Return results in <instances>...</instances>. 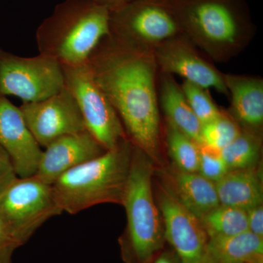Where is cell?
<instances>
[{
  "instance_id": "obj_7",
  "label": "cell",
  "mask_w": 263,
  "mask_h": 263,
  "mask_svg": "<svg viewBox=\"0 0 263 263\" xmlns=\"http://www.w3.org/2000/svg\"><path fill=\"white\" fill-rule=\"evenodd\" d=\"M62 213L52 185L35 176L18 177L0 197V219L22 246L46 221Z\"/></svg>"
},
{
  "instance_id": "obj_1",
  "label": "cell",
  "mask_w": 263,
  "mask_h": 263,
  "mask_svg": "<svg viewBox=\"0 0 263 263\" xmlns=\"http://www.w3.org/2000/svg\"><path fill=\"white\" fill-rule=\"evenodd\" d=\"M87 65L120 118L128 139L160 164V71L153 51L132 47L109 34L95 48Z\"/></svg>"
},
{
  "instance_id": "obj_15",
  "label": "cell",
  "mask_w": 263,
  "mask_h": 263,
  "mask_svg": "<svg viewBox=\"0 0 263 263\" xmlns=\"http://www.w3.org/2000/svg\"><path fill=\"white\" fill-rule=\"evenodd\" d=\"M230 99L228 113L241 129L262 134L263 79L260 76L224 73Z\"/></svg>"
},
{
  "instance_id": "obj_14",
  "label": "cell",
  "mask_w": 263,
  "mask_h": 263,
  "mask_svg": "<svg viewBox=\"0 0 263 263\" xmlns=\"http://www.w3.org/2000/svg\"><path fill=\"white\" fill-rule=\"evenodd\" d=\"M105 151L87 130L60 137L45 147L34 176L52 185L62 175Z\"/></svg>"
},
{
  "instance_id": "obj_2",
  "label": "cell",
  "mask_w": 263,
  "mask_h": 263,
  "mask_svg": "<svg viewBox=\"0 0 263 263\" xmlns=\"http://www.w3.org/2000/svg\"><path fill=\"white\" fill-rule=\"evenodd\" d=\"M185 34L212 62L226 63L248 47L255 27L245 0H169Z\"/></svg>"
},
{
  "instance_id": "obj_17",
  "label": "cell",
  "mask_w": 263,
  "mask_h": 263,
  "mask_svg": "<svg viewBox=\"0 0 263 263\" xmlns=\"http://www.w3.org/2000/svg\"><path fill=\"white\" fill-rule=\"evenodd\" d=\"M158 101L164 122L200 144L202 124L190 108L181 84L175 76L159 73Z\"/></svg>"
},
{
  "instance_id": "obj_9",
  "label": "cell",
  "mask_w": 263,
  "mask_h": 263,
  "mask_svg": "<svg viewBox=\"0 0 263 263\" xmlns=\"http://www.w3.org/2000/svg\"><path fill=\"white\" fill-rule=\"evenodd\" d=\"M62 65L39 53L24 57L0 48V96H15L23 103H35L65 87Z\"/></svg>"
},
{
  "instance_id": "obj_31",
  "label": "cell",
  "mask_w": 263,
  "mask_h": 263,
  "mask_svg": "<svg viewBox=\"0 0 263 263\" xmlns=\"http://www.w3.org/2000/svg\"><path fill=\"white\" fill-rule=\"evenodd\" d=\"M235 263H243V262H235Z\"/></svg>"
},
{
  "instance_id": "obj_21",
  "label": "cell",
  "mask_w": 263,
  "mask_h": 263,
  "mask_svg": "<svg viewBox=\"0 0 263 263\" xmlns=\"http://www.w3.org/2000/svg\"><path fill=\"white\" fill-rule=\"evenodd\" d=\"M200 219L209 238L231 236L249 230L247 212L239 208L219 204Z\"/></svg>"
},
{
  "instance_id": "obj_29",
  "label": "cell",
  "mask_w": 263,
  "mask_h": 263,
  "mask_svg": "<svg viewBox=\"0 0 263 263\" xmlns=\"http://www.w3.org/2000/svg\"><path fill=\"white\" fill-rule=\"evenodd\" d=\"M135 0H95L97 4L106 8L109 12L119 9Z\"/></svg>"
},
{
  "instance_id": "obj_5",
  "label": "cell",
  "mask_w": 263,
  "mask_h": 263,
  "mask_svg": "<svg viewBox=\"0 0 263 263\" xmlns=\"http://www.w3.org/2000/svg\"><path fill=\"white\" fill-rule=\"evenodd\" d=\"M129 140L62 175L52 184L62 212L79 214L95 205H122L130 169Z\"/></svg>"
},
{
  "instance_id": "obj_18",
  "label": "cell",
  "mask_w": 263,
  "mask_h": 263,
  "mask_svg": "<svg viewBox=\"0 0 263 263\" xmlns=\"http://www.w3.org/2000/svg\"><path fill=\"white\" fill-rule=\"evenodd\" d=\"M257 166L230 170L214 183L219 203L245 210L263 204L262 176Z\"/></svg>"
},
{
  "instance_id": "obj_22",
  "label": "cell",
  "mask_w": 263,
  "mask_h": 263,
  "mask_svg": "<svg viewBox=\"0 0 263 263\" xmlns=\"http://www.w3.org/2000/svg\"><path fill=\"white\" fill-rule=\"evenodd\" d=\"M261 152L262 134L241 129L239 136L220 152L230 171L258 165Z\"/></svg>"
},
{
  "instance_id": "obj_13",
  "label": "cell",
  "mask_w": 263,
  "mask_h": 263,
  "mask_svg": "<svg viewBox=\"0 0 263 263\" xmlns=\"http://www.w3.org/2000/svg\"><path fill=\"white\" fill-rule=\"evenodd\" d=\"M0 146L9 155L18 177L33 176L42 155L19 107L0 96Z\"/></svg>"
},
{
  "instance_id": "obj_27",
  "label": "cell",
  "mask_w": 263,
  "mask_h": 263,
  "mask_svg": "<svg viewBox=\"0 0 263 263\" xmlns=\"http://www.w3.org/2000/svg\"><path fill=\"white\" fill-rule=\"evenodd\" d=\"M18 178L9 155L0 146V197Z\"/></svg>"
},
{
  "instance_id": "obj_19",
  "label": "cell",
  "mask_w": 263,
  "mask_h": 263,
  "mask_svg": "<svg viewBox=\"0 0 263 263\" xmlns=\"http://www.w3.org/2000/svg\"><path fill=\"white\" fill-rule=\"evenodd\" d=\"M212 263H263V238L250 231L209 238Z\"/></svg>"
},
{
  "instance_id": "obj_23",
  "label": "cell",
  "mask_w": 263,
  "mask_h": 263,
  "mask_svg": "<svg viewBox=\"0 0 263 263\" xmlns=\"http://www.w3.org/2000/svg\"><path fill=\"white\" fill-rule=\"evenodd\" d=\"M241 128L228 110H222L220 115L202 124L200 144L221 152L239 136Z\"/></svg>"
},
{
  "instance_id": "obj_20",
  "label": "cell",
  "mask_w": 263,
  "mask_h": 263,
  "mask_svg": "<svg viewBox=\"0 0 263 263\" xmlns=\"http://www.w3.org/2000/svg\"><path fill=\"white\" fill-rule=\"evenodd\" d=\"M163 138L173 165L185 172L197 173L200 143L165 122L162 129Z\"/></svg>"
},
{
  "instance_id": "obj_4",
  "label": "cell",
  "mask_w": 263,
  "mask_h": 263,
  "mask_svg": "<svg viewBox=\"0 0 263 263\" xmlns=\"http://www.w3.org/2000/svg\"><path fill=\"white\" fill-rule=\"evenodd\" d=\"M155 171V162L133 145L122 204L127 226L119 239L121 255L125 263H152L166 242L163 219L154 191Z\"/></svg>"
},
{
  "instance_id": "obj_8",
  "label": "cell",
  "mask_w": 263,
  "mask_h": 263,
  "mask_svg": "<svg viewBox=\"0 0 263 263\" xmlns=\"http://www.w3.org/2000/svg\"><path fill=\"white\" fill-rule=\"evenodd\" d=\"M62 67L65 86L79 105L86 130L106 151L129 140L120 118L95 80L87 63Z\"/></svg>"
},
{
  "instance_id": "obj_26",
  "label": "cell",
  "mask_w": 263,
  "mask_h": 263,
  "mask_svg": "<svg viewBox=\"0 0 263 263\" xmlns=\"http://www.w3.org/2000/svg\"><path fill=\"white\" fill-rule=\"evenodd\" d=\"M21 247L18 240L0 219V263H13V254Z\"/></svg>"
},
{
  "instance_id": "obj_25",
  "label": "cell",
  "mask_w": 263,
  "mask_h": 263,
  "mask_svg": "<svg viewBox=\"0 0 263 263\" xmlns=\"http://www.w3.org/2000/svg\"><path fill=\"white\" fill-rule=\"evenodd\" d=\"M229 171L221 152L200 144V159L197 173L216 183Z\"/></svg>"
},
{
  "instance_id": "obj_30",
  "label": "cell",
  "mask_w": 263,
  "mask_h": 263,
  "mask_svg": "<svg viewBox=\"0 0 263 263\" xmlns=\"http://www.w3.org/2000/svg\"><path fill=\"white\" fill-rule=\"evenodd\" d=\"M152 263H181L174 250L161 252Z\"/></svg>"
},
{
  "instance_id": "obj_28",
  "label": "cell",
  "mask_w": 263,
  "mask_h": 263,
  "mask_svg": "<svg viewBox=\"0 0 263 263\" xmlns=\"http://www.w3.org/2000/svg\"><path fill=\"white\" fill-rule=\"evenodd\" d=\"M249 231L263 238V204L246 210Z\"/></svg>"
},
{
  "instance_id": "obj_11",
  "label": "cell",
  "mask_w": 263,
  "mask_h": 263,
  "mask_svg": "<svg viewBox=\"0 0 263 263\" xmlns=\"http://www.w3.org/2000/svg\"><path fill=\"white\" fill-rule=\"evenodd\" d=\"M159 71L214 89L228 98L224 73L185 34L171 38L153 51Z\"/></svg>"
},
{
  "instance_id": "obj_16",
  "label": "cell",
  "mask_w": 263,
  "mask_h": 263,
  "mask_svg": "<svg viewBox=\"0 0 263 263\" xmlns=\"http://www.w3.org/2000/svg\"><path fill=\"white\" fill-rule=\"evenodd\" d=\"M162 172V182L197 217L201 218L220 204L215 183L198 173L185 172L173 164Z\"/></svg>"
},
{
  "instance_id": "obj_24",
  "label": "cell",
  "mask_w": 263,
  "mask_h": 263,
  "mask_svg": "<svg viewBox=\"0 0 263 263\" xmlns=\"http://www.w3.org/2000/svg\"><path fill=\"white\" fill-rule=\"evenodd\" d=\"M181 86L190 108L202 124L220 115L222 109L216 105L209 89L184 81Z\"/></svg>"
},
{
  "instance_id": "obj_10",
  "label": "cell",
  "mask_w": 263,
  "mask_h": 263,
  "mask_svg": "<svg viewBox=\"0 0 263 263\" xmlns=\"http://www.w3.org/2000/svg\"><path fill=\"white\" fill-rule=\"evenodd\" d=\"M163 219L164 237L181 263H212L209 252V237L200 218L180 203L161 182L155 192Z\"/></svg>"
},
{
  "instance_id": "obj_12",
  "label": "cell",
  "mask_w": 263,
  "mask_h": 263,
  "mask_svg": "<svg viewBox=\"0 0 263 263\" xmlns=\"http://www.w3.org/2000/svg\"><path fill=\"white\" fill-rule=\"evenodd\" d=\"M38 144L45 148L60 137L86 130L80 109L66 86L57 94L20 107Z\"/></svg>"
},
{
  "instance_id": "obj_3",
  "label": "cell",
  "mask_w": 263,
  "mask_h": 263,
  "mask_svg": "<svg viewBox=\"0 0 263 263\" xmlns=\"http://www.w3.org/2000/svg\"><path fill=\"white\" fill-rule=\"evenodd\" d=\"M110 34V12L95 0H65L57 5L36 32L41 54L62 66L87 63L104 38Z\"/></svg>"
},
{
  "instance_id": "obj_6",
  "label": "cell",
  "mask_w": 263,
  "mask_h": 263,
  "mask_svg": "<svg viewBox=\"0 0 263 263\" xmlns=\"http://www.w3.org/2000/svg\"><path fill=\"white\" fill-rule=\"evenodd\" d=\"M181 34L169 0H135L110 13V36L132 47L154 51Z\"/></svg>"
}]
</instances>
